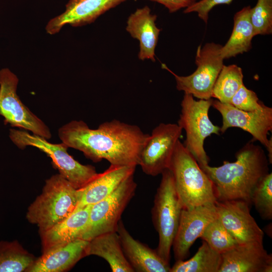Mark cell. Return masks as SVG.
<instances>
[{
  "mask_svg": "<svg viewBox=\"0 0 272 272\" xmlns=\"http://www.w3.org/2000/svg\"><path fill=\"white\" fill-rule=\"evenodd\" d=\"M251 8L250 6L245 7L234 15L232 34L221 50L224 59L247 52L251 48L252 39L255 36L250 19Z\"/></svg>",
  "mask_w": 272,
  "mask_h": 272,
  "instance_id": "603a6c76",
  "label": "cell"
},
{
  "mask_svg": "<svg viewBox=\"0 0 272 272\" xmlns=\"http://www.w3.org/2000/svg\"><path fill=\"white\" fill-rule=\"evenodd\" d=\"M212 101L211 99L195 100L192 95L184 93L181 103L178 124L186 132L183 144L200 168L209 165V162L203 147L205 140L212 134L219 135L220 132V127L215 125L209 117Z\"/></svg>",
  "mask_w": 272,
  "mask_h": 272,
  "instance_id": "52a82bcc",
  "label": "cell"
},
{
  "mask_svg": "<svg viewBox=\"0 0 272 272\" xmlns=\"http://www.w3.org/2000/svg\"><path fill=\"white\" fill-rule=\"evenodd\" d=\"M164 6L170 13L175 12L182 8H187L196 0H150Z\"/></svg>",
  "mask_w": 272,
  "mask_h": 272,
  "instance_id": "1f68e13d",
  "label": "cell"
},
{
  "mask_svg": "<svg viewBox=\"0 0 272 272\" xmlns=\"http://www.w3.org/2000/svg\"><path fill=\"white\" fill-rule=\"evenodd\" d=\"M230 104L245 111H253L262 107L264 104L259 101L256 94L243 84L232 97Z\"/></svg>",
  "mask_w": 272,
  "mask_h": 272,
  "instance_id": "f546056e",
  "label": "cell"
},
{
  "mask_svg": "<svg viewBox=\"0 0 272 272\" xmlns=\"http://www.w3.org/2000/svg\"><path fill=\"white\" fill-rule=\"evenodd\" d=\"M78 189L57 174L47 179L41 193L30 205L28 221L42 232L68 218L76 209Z\"/></svg>",
  "mask_w": 272,
  "mask_h": 272,
  "instance_id": "3957f363",
  "label": "cell"
},
{
  "mask_svg": "<svg viewBox=\"0 0 272 272\" xmlns=\"http://www.w3.org/2000/svg\"><path fill=\"white\" fill-rule=\"evenodd\" d=\"M9 137L19 149L31 146L45 153L51 159L59 174L77 189L84 186L98 173L94 167L82 164L76 160L68 153L69 148L63 143H51L43 137L15 128L10 129Z\"/></svg>",
  "mask_w": 272,
  "mask_h": 272,
  "instance_id": "8992f818",
  "label": "cell"
},
{
  "mask_svg": "<svg viewBox=\"0 0 272 272\" xmlns=\"http://www.w3.org/2000/svg\"><path fill=\"white\" fill-rule=\"evenodd\" d=\"M35 260L18 242L0 241V272L26 271Z\"/></svg>",
  "mask_w": 272,
  "mask_h": 272,
  "instance_id": "d4e9b609",
  "label": "cell"
},
{
  "mask_svg": "<svg viewBox=\"0 0 272 272\" xmlns=\"http://www.w3.org/2000/svg\"><path fill=\"white\" fill-rule=\"evenodd\" d=\"M127 0H69L65 11L52 18L45 30L48 34L59 32L65 25L81 27L94 22L100 16Z\"/></svg>",
  "mask_w": 272,
  "mask_h": 272,
  "instance_id": "9a60e30c",
  "label": "cell"
},
{
  "mask_svg": "<svg viewBox=\"0 0 272 272\" xmlns=\"http://www.w3.org/2000/svg\"><path fill=\"white\" fill-rule=\"evenodd\" d=\"M233 0H200L186 8L185 14L196 13L198 17L206 24L208 23L209 13L215 6L221 4H230Z\"/></svg>",
  "mask_w": 272,
  "mask_h": 272,
  "instance_id": "4dcf8cb0",
  "label": "cell"
},
{
  "mask_svg": "<svg viewBox=\"0 0 272 272\" xmlns=\"http://www.w3.org/2000/svg\"><path fill=\"white\" fill-rule=\"evenodd\" d=\"M242 69L236 64L223 65L214 84L212 97L224 103L231 100L243 84Z\"/></svg>",
  "mask_w": 272,
  "mask_h": 272,
  "instance_id": "484cf974",
  "label": "cell"
},
{
  "mask_svg": "<svg viewBox=\"0 0 272 272\" xmlns=\"http://www.w3.org/2000/svg\"><path fill=\"white\" fill-rule=\"evenodd\" d=\"M116 231L124 254L134 271L170 272L169 262L163 259L156 249L135 239L121 220Z\"/></svg>",
  "mask_w": 272,
  "mask_h": 272,
  "instance_id": "ac0fdd59",
  "label": "cell"
},
{
  "mask_svg": "<svg viewBox=\"0 0 272 272\" xmlns=\"http://www.w3.org/2000/svg\"><path fill=\"white\" fill-rule=\"evenodd\" d=\"M234 162L201 169L212 180L217 201L241 200L251 205L252 192L268 172V162L260 146L249 142L236 154Z\"/></svg>",
  "mask_w": 272,
  "mask_h": 272,
  "instance_id": "7a4b0ae2",
  "label": "cell"
},
{
  "mask_svg": "<svg viewBox=\"0 0 272 272\" xmlns=\"http://www.w3.org/2000/svg\"><path fill=\"white\" fill-rule=\"evenodd\" d=\"M219 272H271L272 255L263 243L238 244L221 254Z\"/></svg>",
  "mask_w": 272,
  "mask_h": 272,
  "instance_id": "2e32d148",
  "label": "cell"
},
{
  "mask_svg": "<svg viewBox=\"0 0 272 272\" xmlns=\"http://www.w3.org/2000/svg\"><path fill=\"white\" fill-rule=\"evenodd\" d=\"M96 255L104 259L113 272H133L122 250L117 231L98 235L88 241L85 256Z\"/></svg>",
  "mask_w": 272,
  "mask_h": 272,
  "instance_id": "7402d4cb",
  "label": "cell"
},
{
  "mask_svg": "<svg viewBox=\"0 0 272 272\" xmlns=\"http://www.w3.org/2000/svg\"><path fill=\"white\" fill-rule=\"evenodd\" d=\"M217 218L215 203L182 209L172 245L176 261L187 258L192 245L200 237L207 226Z\"/></svg>",
  "mask_w": 272,
  "mask_h": 272,
  "instance_id": "5bb4252c",
  "label": "cell"
},
{
  "mask_svg": "<svg viewBox=\"0 0 272 272\" xmlns=\"http://www.w3.org/2000/svg\"><path fill=\"white\" fill-rule=\"evenodd\" d=\"M137 166L111 165L78 189L79 201L76 209L92 205L104 199L125 180L133 175Z\"/></svg>",
  "mask_w": 272,
  "mask_h": 272,
  "instance_id": "e0dca14e",
  "label": "cell"
},
{
  "mask_svg": "<svg viewBox=\"0 0 272 272\" xmlns=\"http://www.w3.org/2000/svg\"><path fill=\"white\" fill-rule=\"evenodd\" d=\"M137 186L132 175L106 198L92 205L81 239L89 241L100 234L116 231L123 212L134 195Z\"/></svg>",
  "mask_w": 272,
  "mask_h": 272,
  "instance_id": "30bf717a",
  "label": "cell"
},
{
  "mask_svg": "<svg viewBox=\"0 0 272 272\" xmlns=\"http://www.w3.org/2000/svg\"><path fill=\"white\" fill-rule=\"evenodd\" d=\"M62 143L81 151L94 162L102 159L111 165H139L140 154L150 134L137 125L114 119L90 128L82 120H72L58 129Z\"/></svg>",
  "mask_w": 272,
  "mask_h": 272,
  "instance_id": "6da1fadb",
  "label": "cell"
},
{
  "mask_svg": "<svg viewBox=\"0 0 272 272\" xmlns=\"http://www.w3.org/2000/svg\"><path fill=\"white\" fill-rule=\"evenodd\" d=\"M253 204L261 218L272 219V173H268L258 183L251 196Z\"/></svg>",
  "mask_w": 272,
  "mask_h": 272,
  "instance_id": "83f0119b",
  "label": "cell"
},
{
  "mask_svg": "<svg viewBox=\"0 0 272 272\" xmlns=\"http://www.w3.org/2000/svg\"><path fill=\"white\" fill-rule=\"evenodd\" d=\"M215 204L218 218L238 244L263 243L264 232L251 216L249 204L241 200Z\"/></svg>",
  "mask_w": 272,
  "mask_h": 272,
  "instance_id": "4fadbf2b",
  "label": "cell"
},
{
  "mask_svg": "<svg viewBox=\"0 0 272 272\" xmlns=\"http://www.w3.org/2000/svg\"><path fill=\"white\" fill-rule=\"evenodd\" d=\"M212 106L222 116L220 132H225L229 128L238 127L250 133L252 142L257 141L268 151L269 163H272V140L268 139L272 130V108L264 104L260 109L253 111L240 110L230 104L217 100L212 101Z\"/></svg>",
  "mask_w": 272,
  "mask_h": 272,
  "instance_id": "8fae6325",
  "label": "cell"
},
{
  "mask_svg": "<svg viewBox=\"0 0 272 272\" xmlns=\"http://www.w3.org/2000/svg\"><path fill=\"white\" fill-rule=\"evenodd\" d=\"M222 46L214 42L207 43L203 46L199 45L195 59L197 67L190 75L178 76L164 64H162V67L174 76L178 91L199 99H210L214 84L224 65L221 53Z\"/></svg>",
  "mask_w": 272,
  "mask_h": 272,
  "instance_id": "ba28073f",
  "label": "cell"
},
{
  "mask_svg": "<svg viewBox=\"0 0 272 272\" xmlns=\"http://www.w3.org/2000/svg\"><path fill=\"white\" fill-rule=\"evenodd\" d=\"M157 16L152 14L148 6L138 9L128 18L126 31L139 40L140 59L155 61V50L161 30L155 23Z\"/></svg>",
  "mask_w": 272,
  "mask_h": 272,
  "instance_id": "d6986e66",
  "label": "cell"
},
{
  "mask_svg": "<svg viewBox=\"0 0 272 272\" xmlns=\"http://www.w3.org/2000/svg\"><path fill=\"white\" fill-rule=\"evenodd\" d=\"M221 262V254L203 241L193 257L176 261L170 272H219Z\"/></svg>",
  "mask_w": 272,
  "mask_h": 272,
  "instance_id": "cb8c5ba5",
  "label": "cell"
},
{
  "mask_svg": "<svg viewBox=\"0 0 272 272\" xmlns=\"http://www.w3.org/2000/svg\"><path fill=\"white\" fill-rule=\"evenodd\" d=\"M250 21L255 36L269 35L272 33V0H257L251 8Z\"/></svg>",
  "mask_w": 272,
  "mask_h": 272,
  "instance_id": "f1b7e54d",
  "label": "cell"
},
{
  "mask_svg": "<svg viewBox=\"0 0 272 272\" xmlns=\"http://www.w3.org/2000/svg\"><path fill=\"white\" fill-rule=\"evenodd\" d=\"M182 131L176 123H161L153 129L139 161L138 165L145 174L156 176L169 168Z\"/></svg>",
  "mask_w": 272,
  "mask_h": 272,
  "instance_id": "7c38bea8",
  "label": "cell"
},
{
  "mask_svg": "<svg viewBox=\"0 0 272 272\" xmlns=\"http://www.w3.org/2000/svg\"><path fill=\"white\" fill-rule=\"evenodd\" d=\"M91 206L76 209L62 222L40 232L43 252L81 238L88 222Z\"/></svg>",
  "mask_w": 272,
  "mask_h": 272,
  "instance_id": "ffe728a7",
  "label": "cell"
},
{
  "mask_svg": "<svg viewBox=\"0 0 272 272\" xmlns=\"http://www.w3.org/2000/svg\"><path fill=\"white\" fill-rule=\"evenodd\" d=\"M88 241L79 238L43 252L26 271L62 272L66 270L85 257V249Z\"/></svg>",
  "mask_w": 272,
  "mask_h": 272,
  "instance_id": "44dd1931",
  "label": "cell"
},
{
  "mask_svg": "<svg viewBox=\"0 0 272 272\" xmlns=\"http://www.w3.org/2000/svg\"><path fill=\"white\" fill-rule=\"evenodd\" d=\"M169 169L183 209L216 203L212 180L180 140L175 147Z\"/></svg>",
  "mask_w": 272,
  "mask_h": 272,
  "instance_id": "277c9868",
  "label": "cell"
},
{
  "mask_svg": "<svg viewBox=\"0 0 272 272\" xmlns=\"http://www.w3.org/2000/svg\"><path fill=\"white\" fill-rule=\"evenodd\" d=\"M161 175L152 209V219L159 235V243L156 250L163 259L169 262L173 241L183 207L170 170H165Z\"/></svg>",
  "mask_w": 272,
  "mask_h": 272,
  "instance_id": "5b68a950",
  "label": "cell"
},
{
  "mask_svg": "<svg viewBox=\"0 0 272 272\" xmlns=\"http://www.w3.org/2000/svg\"><path fill=\"white\" fill-rule=\"evenodd\" d=\"M18 77L9 69L0 70V115L5 124L24 129L47 140L51 133L46 124L21 101L17 94Z\"/></svg>",
  "mask_w": 272,
  "mask_h": 272,
  "instance_id": "9c48e42d",
  "label": "cell"
},
{
  "mask_svg": "<svg viewBox=\"0 0 272 272\" xmlns=\"http://www.w3.org/2000/svg\"><path fill=\"white\" fill-rule=\"evenodd\" d=\"M200 238L213 249L221 254L238 244L218 217L207 226Z\"/></svg>",
  "mask_w": 272,
  "mask_h": 272,
  "instance_id": "4316f807",
  "label": "cell"
}]
</instances>
